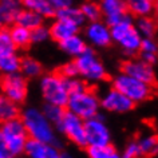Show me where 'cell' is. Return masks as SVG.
Wrapping results in <instances>:
<instances>
[{
    "label": "cell",
    "mask_w": 158,
    "mask_h": 158,
    "mask_svg": "<svg viewBox=\"0 0 158 158\" xmlns=\"http://www.w3.org/2000/svg\"><path fill=\"white\" fill-rule=\"evenodd\" d=\"M0 89L2 94L10 98L11 101L16 102L18 105H22L26 101L27 94H28V83L27 78L20 71L15 74L3 75L0 81Z\"/></svg>",
    "instance_id": "9"
},
{
    "label": "cell",
    "mask_w": 158,
    "mask_h": 158,
    "mask_svg": "<svg viewBox=\"0 0 158 158\" xmlns=\"http://www.w3.org/2000/svg\"><path fill=\"white\" fill-rule=\"evenodd\" d=\"M20 118L31 139L43 142L46 145H58L56 126L44 115L42 109L35 106L27 107L22 111Z\"/></svg>",
    "instance_id": "1"
},
{
    "label": "cell",
    "mask_w": 158,
    "mask_h": 158,
    "mask_svg": "<svg viewBox=\"0 0 158 158\" xmlns=\"http://www.w3.org/2000/svg\"><path fill=\"white\" fill-rule=\"evenodd\" d=\"M0 134L4 138L6 143L14 157H20L26 152V146L27 142L30 141V135L20 117L8 122H3L0 125Z\"/></svg>",
    "instance_id": "5"
},
{
    "label": "cell",
    "mask_w": 158,
    "mask_h": 158,
    "mask_svg": "<svg viewBox=\"0 0 158 158\" xmlns=\"http://www.w3.org/2000/svg\"><path fill=\"white\" fill-rule=\"evenodd\" d=\"M141 59L145 62L154 64L158 60V43L154 38H143L142 39V44L139 48Z\"/></svg>",
    "instance_id": "25"
},
{
    "label": "cell",
    "mask_w": 158,
    "mask_h": 158,
    "mask_svg": "<svg viewBox=\"0 0 158 158\" xmlns=\"http://www.w3.org/2000/svg\"><path fill=\"white\" fill-rule=\"evenodd\" d=\"M22 4L24 8L32 10L35 12L40 14L43 18H52L56 15V11L51 6L48 0H22Z\"/></svg>",
    "instance_id": "24"
},
{
    "label": "cell",
    "mask_w": 158,
    "mask_h": 158,
    "mask_svg": "<svg viewBox=\"0 0 158 158\" xmlns=\"http://www.w3.org/2000/svg\"><path fill=\"white\" fill-rule=\"evenodd\" d=\"M51 3V6L54 7V10L56 11H60V10H64V8H69L71 6H75V0H48Z\"/></svg>",
    "instance_id": "38"
},
{
    "label": "cell",
    "mask_w": 158,
    "mask_h": 158,
    "mask_svg": "<svg viewBox=\"0 0 158 158\" xmlns=\"http://www.w3.org/2000/svg\"><path fill=\"white\" fill-rule=\"evenodd\" d=\"M20 107L16 102L11 101L6 95H0V122H8L20 117Z\"/></svg>",
    "instance_id": "21"
},
{
    "label": "cell",
    "mask_w": 158,
    "mask_h": 158,
    "mask_svg": "<svg viewBox=\"0 0 158 158\" xmlns=\"http://www.w3.org/2000/svg\"><path fill=\"white\" fill-rule=\"evenodd\" d=\"M59 48H60L66 55H69L71 58H78L83 51L87 48L89 43L86 42L85 36H81L79 34H75L73 36L64 39V40L59 42Z\"/></svg>",
    "instance_id": "17"
},
{
    "label": "cell",
    "mask_w": 158,
    "mask_h": 158,
    "mask_svg": "<svg viewBox=\"0 0 158 158\" xmlns=\"http://www.w3.org/2000/svg\"><path fill=\"white\" fill-rule=\"evenodd\" d=\"M86 134H87V146H106L110 145L111 133L101 114L85 121Z\"/></svg>",
    "instance_id": "11"
},
{
    "label": "cell",
    "mask_w": 158,
    "mask_h": 158,
    "mask_svg": "<svg viewBox=\"0 0 158 158\" xmlns=\"http://www.w3.org/2000/svg\"><path fill=\"white\" fill-rule=\"evenodd\" d=\"M79 30H81L79 26L74 24V23H71L69 20H64V19H59V18L55 19L52 22V24L50 26L51 39H54L58 43L73 36L75 34H79Z\"/></svg>",
    "instance_id": "16"
},
{
    "label": "cell",
    "mask_w": 158,
    "mask_h": 158,
    "mask_svg": "<svg viewBox=\"0 0 158 158\" xmlns=\"http://www.w3.org/2000/svg\"><path fill=\"white\" fill-rule=\"evenodd\" d=\"M0 158H14L2 134H0Z\"/></svg>",
    "instance_id": "39"
},
{
    "label": "cell",
    "mask_w": 158,
    "mask_h": 158,
    "mask_svg": "<svg viewBox=\"0 0 158 158\" xmlns=\"http://www.w3.org/2000/svg\"><path fill=\"white\" fill-rule=\"evenodd\" d=\"M66 85H67V89H69V91H70V95L74 93H79V91H82V90L87 89L86 82L81 77L66 79Z\"/></svg>",
    "instance_id": "36"
},
{
    "label": "cell",
    "mask_w": 158,
    "mask_h": 158,
    "mask_svg": "<svg viewBox=\"0 0 158 158\" xmlns=\"http://www.w3.org/2000/svg\"><path fill=\"white\" fill-rule=\"evenodd\" d=\"M83 32L86 42L95 48H105L113 43L111 27L105 20L87 22Z\"/></svg>",
    "instance_id": "10"
},
{
    "label": "cell",
    "mask_w": 158,
    "mask_h": 158,
    "mask_svg": "<svg viewBox=\"0 0 158 158\" xmlns=\"http://www.w3.org/2000/svg\"><path fill=\"white\" fill-rule=\"evenodd\" d=\"M74 60L77 63L79 77L83 79L86 83H99L107 77L105 64L102 63L99 56L91 47H87Z\"/></svg>",
    "instance_id": "4"
},
{
    "label": "cell",
    "mask_w": 158,
    "mask_h": 158,
    "mask_svg": "<svg viewBox=\"0 0 158 158\" xmlns=\"http://www.w3.org/2000/svg\"><path fill=\"white\" fill-rule=\"evenodd\" d=\"M3 26H4V22H3V20H2V18H0V30L3 28Z\"/></svg>",
    "instance_id": "42"
},
{
    "label": "cell",
    "mask_w": 158,
    "mask_h": 158,
    "mask_svg": "<svg viewBox=\"0 0 158 158\" xmlns=\"http://www.w3.org/2000/svg\"><path fill=\"white\" fill-rule=\"evenodd\" d=\"M22 10V0H0V18L4 24H15Z\"/></svg>",
    "instance_id": "18"
},
{
    "label": "cell",
    "mask_w": 158,
    "mask_h": 158,
    "mask_svg": "<svg viewBox=\"0 0 158 158\" xmlns=\"http://www.w3.org/2000/svg\"><path fill=\"white\" fill-rule=\"evenodd\" d=\"M127 11L131 16L143 18L150 16L154 12V2L153 0H125Z\"/></svg>",
    "instance_id": "20"
},
{
    "label": "cell",
    "mask_w": 158,
    "mask_h": 158,
    "mask_svg": "<svg viewBox=\"0 0 158 158\" xmlns=\"http://www.w3.org/2000/svg\"><path fill=\"white\" fill-rule=\"evenodd\" d=\"M22 58L16 54V51H6L0 52V73L3 75L15 74L20 71Z\"/></svg>",
    "instance_id": "19"
},
{
    "label": "cell",
    "mask_w": 158,
    "mask_h": 158,
    "mask_svg": "<svg viewBox=\"0 0 158 158\" xmlns=\"http://www.w3.org/2000/svg\"><path fill=\"white\" fill-rule=\"evenodd\" d=\"M16 46L12 40L10 28H4L3 27L0 30V52H6V51H15Z\"/></svg>",
    "instance_id": "34"
},
{
    "label": "cell",
    "mask_w": 158,
    "mask_h": 158,
    "mask_svg": "<svg viewBox=\"0 0 158 158\" xmlns=\"http://www.w3.org/2000/svg\"><path fill=\"white\" fill-rule=\"evenodd\" d=\"M15 23L26 27V28H28V30H34L39 26L44 24V18H43L40 14L23 7V10L20 11V14L18 15V19Z\"/></svg>",
    "instance_id": "22"
},
{
    "label": "cell",
    "mask_w": 158,
    "mask_h": 158,
    "mask_svg": "<svg viewBox=\"0 0 158 158\" xmlns=\"http://www.w3.org/2000/svg\"><path fill=\"white\" fill-rule=\"evenodd\" d=\"M113 87L123 93L126 97L130 98L134 103H141L149 99L153 94V86L139 81V79L127 75L125 73L117 74L113 79Z\"/></svg>",
    "instance_id": "7"
},
{
    "label": "cell",
    "mask_w": 158,
    "mask_h": 158,
    "mask_svg": "<svg viewBox=\"0 0 158 158\" xmlns=\"http://www.w3.org/2000/svg\"><path fill=\"white\" fill-rule=\"evenodd\" d=\"M101 109V98L97 95V93H94L90 89L71 94L69 103H67L69 111L77 114L78 117H81L85 121L98 115Z\"/></svg>",
    "instance_id": "6"
},
{
    "label": "cell",
    "mask_w": 158,
    "mask_h": 158,
    "mask_svg": "<svg viewBox=\"0 0 158 158\" xmlns=\"http://www.w3.org/2000/svg\"><path fill=\"white\" fill-rule=\"evenodd\" d=\"M56 130L62 133L75 146L87 148V134H86L85 119H82L77 114L67 110L62 121L56 125Z\"/></svg>",
    "instance_id": "8"
},
{
    "label": "cell",
    "mask_w": 158,
    "mask_h": 158,
    "mask_svg": "<svg viewBox=\"0 0 158 158\" xmlns=\"http://www.w3.org/2000/svg\"><path fill=\"white\" fill-rule=\"evenodd\" d=\"M82 14L86 19V22H95L102 19V8H101V3H97L95 0H85L81 6Z\"/></svg>",
    "instance_id": "27"
},
{
    "label": "cell",
    "mask_w": 158,
    "mask_h": 158,
    "mask_svg": "<svg viewBox=\"0 0 158 158\" xmlns=\"http://www.w3.org/2000/svg\"><path fill=\"white\" fill-rule=\"evenodd\" d=\"M137 30L139 31L142 38H154V35L157 34V20H154L150 16H143L138 18L135 23Z\"/></svg>",
    "instance_id": "29"
},
{
    "label": "cell",
    "mask_w": 158,
    "mask_h": 158,
    "mask_svg": "<svg viewBox=\"0 0 158 158\" xmlns=\"http://www.w3.org/2000/svg\"><path fill=\"white\" fill-rule=\"evenodd\" d=\"M24 154L27 158H60V150L58 149V146L46 145L31 138L27 142Z\"/></svg>",
    "instance_id": "15"
},
{
    "label": "cell",
    "mask_w": 158,
    "mask_h": 158,
    "mask_svg": "<svg viewBox=\"0 0 158 158\" xmlns=\"http://www.w3.org/2000/svg\"><path fill=\"white\" fill-rule=\"evenodd\" d=\"M55 16L59 18V19L69 20V22L74 23V24H77L79 27H83L85 26V22H86V19L83 16V14H82L81 8L77 7V6H71V7H69V8H64V10L58 11Z\"/></svg>",
    "instance_id": "28"
},
{
    "label": "cell",
    "mask_w": 158,
    "mask_h": 158,
    "mask_svg": "<svg viewBox=\"0 0 158 158\" xmlns=\"http://www.w3.org/2000/svg\"><path fill=\"white\" fill-rule=\"evenodd\" d=\"M142 156H153L158 152V137L153 135V134H146L142 135L139 139L137 141Z\"/></svg>",
    "instance_id": "30"
},
{
    "label": "cell",
    "mask_w": 158,
    "mask_h": 158,
    "mask_svg": "<svg viewBox=\"0 0 158 158\" xmlns=\"http://www.w3.org/2000/svg\"><path fill=\"white\" fill-rule=\"evenodd\" d=\"M154 14H156V19L158 22V0H156V3H154Z\"/></svg>",
    "instance_id": "41"
},
{
    "label": "cell",
    "mask_w": 158,
    "mask_h": 158,
    "mask_svg": "<svg viewBox=\"0 0 158 158\" xmlns=\"http://www.w3.org/2000/svg\"><path fill=\"white\" fill-rule=\"evenodd\" d=\"M157 158H158V152H157Z\"/></svg>",
    "instance_id": "44"
},
{
    "label": "cell",
    "mask_w": 158,
    "mask_h": 158,
    "mask_svg": "<svg viewBox=\"0 0 158 158\" xmlns=\"http://www.w3.org/2000/svg\"><path fill=\"white\" fill-rule=\"evenodd\" d=\"M48 39H51L50 27L42 24L36 27V28L31 30V40H32L34 44H42V43L47 42Z\"/></svg>",
    "instance_id": "33"
},
{
    "label": "cell",
    "mask_w": 158,
    "mask_h": 158,
    "mask_svg": "<svg viewBox=\"0 0 158 158\" xmlns=\"http://www.w3.org/2000/svg\"><path fill=\"white\" fill-rule=\"evenodd\" d=\"M20 73L24 75L27 79L40 78L42 73H43V66L38 59H35L32 56H24V58H22Z\"/></svg>",
    "instance_id": "23"
},
{
    "label": "cell",
    "mask_w": 158,
    "mask_h": 158,
    "mask_svg": "<svg viewBox=\"0 0 158 158\" xmlns=\"http://www.w3.org/2000/svg\"><path fill=\"white\" fill-rule=\"evenodd\" d=\"M121 156H122V158H141L142 153L139 150V146H138V142L137 141L129 142V143L125 146Z\"/></svg>",
    "instance_id": "37"
},
{
    "label": "cell",
    "mask_w": 158,
    "mask_h": 158,
    "mask_svg": "<svg viewBox=\"0 0 158 158\" xmlns=\"http://www.w3.org/2000/svg\"><path fill=\"white\" fill-rule=\"evenodd\" d=\"M14 158H20V157H14Z\"/></svg>",
    "instance_id": "43"
},
{
    "label": "cell",
    "mask_w": 158,
    "mask_h": 158,
    "mask_svg": "<svg viewBox=\"0 0 158 158\" xmlns=\"http://www.w3.org/2000/svg\"><path fill=\"white\" fill-rule=\"evenodd\" d=\"M122 73L131 75V77L139 79L149 85L156 83V71L153 69V64L145 62L143 59H127L122 63Z\"/></svg>",
    "instance_id": "13"
},
{
    "label": "cell",
    "mask_w": 158,
    "mask_h": 158,
    "mask_svg": "<svg viewBox=\"0 0 158 158\" xmlns=\"http://www.w3.org/2000/svg\"><path fill=\"white\" fill-rule=\"evenodd\" d=\"M111 36L113 42L117 43L126 55L133 56V55L139 52L143 38L139 34V31L137 30L135 24L133 23L131 15L118 24L111 26Z\"/></svg>",
    "instance_id": "3"
},
{
    "label": "cell",
    "mask_w": 158,
    "mask_h": 158,
    "mask_svg": "<svg viewBox=\"0 0 158 158\" xmlns=\"http://www.w3.org/2000/svg\"><path fill=\"white\" fill-rule=\"evenodd\" d=\"M134 102L127 98L123 93L115 87H111L102 94L101 97V106L102 109L110 113H117V114H123L127 113L134 107Z\"/></svg>",
    "instance_id": "12"
},
{
    "label": "cell",
    "mask_w": 158,
    "mask_h": 158,
    "mask_svg": "<svg viewBox=\"0 0 158 158\" xmlns=\"http://www.w3.org/2000/svg\"><path fill=\"white\" fill-rule=\"evenodd\" d=\"M11 36H12V40L16 46V48H24V47L30 46L32 40H31V30L26 28L20 24H12V27L10 28Z\"/></svg>",
    "instance_id": "26"
},
{
    "label": "cell",
    "mask_w": 158,
    "mask_h": 158,
    "mask_svg": "<svg viewBox=\"0 0 158 158\" xmlns=\"http://www.w3.org/2000/svg\"><path fill=\"white\" fill-rule=\"evenodd\" d=\"M101 8L102 18L110 27L118 24L130 16L125 0H102Z\"/></svg>",
    "instance_id": "14"
},
{
    "label": "cell",
    "mask_w": 158,
    "mask_h": 158,
    "mask_svg": "<svg viewBox=\"0 0 158 158\" xmlns=\"http://www.w3.org/2000/svg\"><path fill=\"white\" fill-rule=\"evenodd\" d=\"M39 90L46 103L67 107L70 99V91L66 85V78L59 73H48L40 77Z\"/></svg>",
    "instance_id": "2"
},
{
    "label": "cell",
    "mask_w": 158,
    "mask_h": 158,
    "mask_svg": "<svg viewBox=\"0 0 158 158\" xmlns=\"http://www.w3.org/2000/svg\"><path fill=\"white\" fill-rule=\"evenodd\" d=\"M59 74L66 79L79 77V71H78V67H77L75 60H70V62L63 63V66L60 67V70H59Z\"/></svg>",
    "instance_id": "35"
},
{
    "label": "cell",
    "mask_w": 158,
    "mask_h": 158,
    "mask_svg": "<svg viewBox=\"0 0 158 158\" xmlns=\"http://www.w3.org/2000/svg\"><path fill=\"white\" fill-rule=\"evenodd\" d=\"M42 110H43V113H44V115L48 118L55 126L62 121V118L66 113L64 107H60V106H56V105H51V103H44Z\"/></svg>",
    "instance_id": "31"
},
{
    "label": "cell",
    "mask_w": 158,
    "mask_h": 158,
    "mask_svg": "<svg viewBox=\"0 0 158 158\" xmlns=\"http://www.w3.org/2000/svg\"><path fill=\"white\" fill-rule=\"evenodd\" d=\"M117 150L111 145L106 146H87L89 158H111Z\"/></svg>",
    "instance_id": "32"
},
{
    "label": "cell",
    "mask_w": 158,
    "mask_h": 158,
    "mask_svg": "<svg viewBox=\"0 0 158 158\" xmlns=\"http://www.w3.org/2000/svg\"><path fill=\"white\" fill-rule=\"evenodd\" d=\"M60 158H75V157L69 152H60Z\"/></svg>",
    "instance_id": "40"
}]
</instances>
